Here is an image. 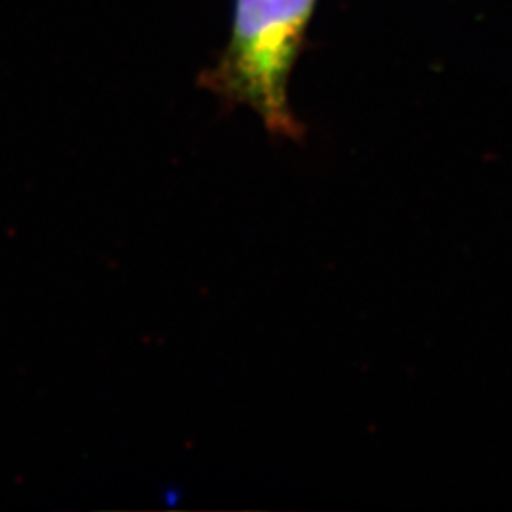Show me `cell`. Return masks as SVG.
<instances>
[{
    "mask_svg": "<svg viewBox=\"0 0 512 512\" xmlns=\"http://www.w3.org/2000/svg\"><path fill=\"white\" fill-rule=\"evenodd\" d=\"M317 0H236L232 35L202 84L232 105L255 110L266 129L300 139L289 80Z\"/></svg>",
    "mask_w": 512,
    "mask_h": 512,
    "instance_id": "6da1fadb",
    "label": "cell"
}]
</instances>
